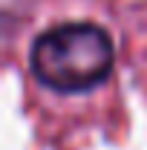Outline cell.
I'll return each instance as SVG.
<instances>
[{"instance_id": "1", "label": "cell", "mask_w": 147, "mask_h": 150, "mask_svg": "<svg viewBox=\"0 0 147 150\" xmlns=\"http://www.w3.org/2000/svg\"><path fill=\"white\" fill-rule=\"evenodd\" d=\"M32 72L55 93H87L112 72V40L95 23H61L32 43Z\"/></svg>"}]
</instances>
